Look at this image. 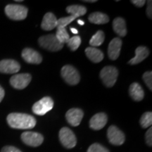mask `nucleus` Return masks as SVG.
Masks as SVG:
<instances>
[{"label":"nucleus","instance_id":"nucleus-1","mask_svg":"<svg viewBox=\"0 0 152 152\" xmlns=\"http://www.w3.org/2000/svg\"><path fill=\"white\" fill-rule=\"evenodd\" d=\"M7 120L9 126L14 129H32L36 125L35 118L26 113H10L7 116Z\"/></svg>","mask_w":152,"mask_h":152},{"label":"nucleus","instance_id":"nucleus-2","mask_svg":"<svg viewBox=\"0 0 152 152\" xmlns=\"http://www.w3.org/2000/svg\"><path fill=\"white\" fill-rule=\"evenodd\" d=\"M38 42L41 47L50 52H57L64 47V44L61 43L56 35L52 34L42 36L38 39Z\"/></svg>","mask_w":152,"mask_h":152},{"label":"nucleus","instance_id":"nucleus-3","mask_svg":"<svg viewBox=\"0 0 152 152\" xmlns=\"http://www.w3.org/2000/svg\"><path fill=\"white\" fill-rule=\"evenodd\" d=\"M28 9L19 4H9L5 7L6 15L14 20H22L27 17Z\"/></svg>","mask_w":152,"mask_h":152},{"label":"nucleus","instance_id":"nucleus-4","mask_svg":"<svg viewBox=\"0 0 152 152\" xmlns=\"http://www.w3.org/2000/svg\"><path fill=\"white\" fill-rule=\"evenodd\" d=\"M118 76V71L114 66H105L100 72V78L107 87H112L115 85Z\"/></svg>","mask_w":152,"mask_h":152},{"label":"nucleus","instance_id":"nucleus-5","mask_svg":"<svg viewBox=\"0 0 152 152\" xmlns=\"http://www.w3.org/2000/svg\"><path fill=\"white\" fill-rule=\"evenodd\" d=\"M59 140L64 147L72 149L77 144V139L73 131L66 127L62 128L58 133Z\"/></svg>","mask_w":152,"mask_h":152},{"label":"nucleus","instance_id":"nucleus-6","mask_svg":"<svg viewBox=\"0 0 152 152\" xmlns=\"http://www.w3.org/2000/svg\"><path fill=\"white\" fill-rule=\"evenodd\" d=\"M54 107V101L49 96L41 99L33 106V112L37 115H44Z\"/></svg>","mask_w":152,"mask_h":152},{"label":"nucleus","instance_id":"nucleus-7","mask_svg":"<svg viewBox=\"0 0 152 152\" xmlns=\"http://www.w3.org/2000/svg\"><path fill=\"white\" fill-rule=\"evenodd\" d=\"M62 77L64 78L68 84L71 85H75L78 84L80 80V76L78 71L75 69L73 66L71 65L64 66L61 68V71Z\"/></svg>","mask_w":152,"mask_h":152},{"label":"nucleus","instance_id":"nucleus-8","mask_svg":"<svg viewBox=\"0 0 152 152\" xmlns=\"http://www.w3.org/2000/svg\"><path fill=\"white\" fill-rule=\"evenodd\" d=\"M107 137L110 143L115 146L122 145L125 140V134L115 125H111L108 129Z\"/></svg>","mask_w":152,"mask_h":152},{"label":"nucleus","instance_id":"nucleus-9","mask_svg":"<svg viewBox=\"0 0 152 152\" xmlns=\"http://www.w3.org/2000/svg\"><path fill=\"white\" fill-rule=\"evenodd\" d=\"M32 77L29 73L16 74L11 77L10 84L17 90H23L26 88L31 81Z\"/></svg>","mask_w":152,"mask_h":152},{"label":"nucleus","instance_id":"nucleus-10","mask_svg":"<svg viewBox=\"0 0 152 152\" xmlns=\"http://www.w3.org/2000/svg\"><path fill=\"white\" fill-rule=\"evenodd\" d=\"M21 140L27 145L37 147L42 144L44 137L41 134L38 132H25L21 134Z\"/></svg>","mask_w":152,"mask_h":152},{"label":"nucleus","instance_id":"nucleus-11","mask_svg":"<svg viewBox=\"0 0 152 152\" xmlns=\"http://www.w3.org/2000/svg\"><path fill=\"white\" fill-rule=\"evenodd\" d=\"M20 69V64L15 60L4 59L0 61V73L14 74L18 73Z\"/></svg>","mask_w":152,"mask_h":152},{"label":"nucleus","instance_id":"nucleus-12","mask_svg":"<svg viewBox=\"0 0 152 152\" xmlns=\"http://www.w3.org/2000/svg\"><path fill=\"white\" fill-rule=\"evenodd\" d=\"M83 111L80 109H71L66 112V118L68 123L73 127L78 126L83 119Z\"/></svg>","mask_w":152,"mask_h":152},{"label":"nucleus","instance_id":"nucleus-13","mask_svg":"<svg viewBox=\"0 0 152 152\" xmlns=\"http://www.w3.org/2000/svg\"><path fill=\"white\" fill-rule=\"evenodd\" d=\"M22 57L28 64H39L42 61L40 54L31 48L24 49L22 52Z\"/></svg>","mask_w":152,"mask_h":152},{"label":"nucleus","instance_id":"nucleus-14","mask_svg":"<svg viewBox=\"0 0 152 152\" xmlns=\"http://www.w3.org/2000/svg\"><path fill=\"white\" fill-rule=\"evenodd\" d=\"M122 47V40L121 38H113L109 43L108 47V56L111 60H116L118 58Z\"/></svg>","mask_w":152,"mask_h":152},{"label":"nucleus","instance_id":"nucleus-15","mask_svg":"<svg viewBox=\"0 0 152 152\" xmlns=\"http://www.w3.org/2000/svg\"><path fill=\"white\" fill-rule=\"evenodd\" d=\"M108 121V117L104 113H99L93 115L90 121V127L93 130H101L105 126Z\"/></svg>","mask_w":152,"mask_h":152},{"label":"nucleus","instance_id":"nucleus-16","mask_svg":"<svg viewBox=\"0 0 152 152\" xmlns=\"http://www.w3.org/2000/svg\"><path fill=\"white\" fill-rule=\"evenodd\" d=\"M57 21L58 19L52 13L48 12L43 17L42 21L41 23V28L44 30H52L57 27Z\"/></svg>","mask_w":152,"mask_h":152},{"label":"nucleus","instance_id":"nucleus-17","mask_svg":"<svg viewBox=\"0 0 152 152\" xmlns=\"http://www.w3.org/2000/svg\"><path fill=\"white\" fill-rule=\"evenodd\" d=\"M149 51L146 47H138L135 50V56L128 61V64L136 65L140 64L149 56Z\"/></svg>","mask_w":152,"mask_h":152},{"label":"nucleus","instance_id":"nucleus-18","mask_svg":"<svg viewBox=\"0 0 152 152\" xmlns=\"http://www.w3.org/2000/svg\"><path fill=\"white\" fill-rule=\"evenodd\" d=\"M129 93L133 100L140 102L144 99V92L141 85L137 83H133L129 88Z\"/></svg>","mask_w":152,"mask_h":152},{"label":"nucleus","instance_id":"nucleus-19","mask_svg":"<svg viewBox=\"0 0 152 152\" xmlns=\"http://www.w3.org/2000/svg\"><path fill=\"white\" fill-rule=\"evenodd\" d=\"M85 54L91 61L94 63H99L104 59L103 52L95 47H87L85 49Z\"/></svg>","mask_w":152,"mask_h":152},{"label":"nucleus","instance_id":"nucleus-20","mask_svg":"<svg viewBox=\"0 0 152 152\" xmlns=\"http://www.w3.org/2000/svg\"><path fill=\"white\" fill-rule=\"evenodd\" d=\"M113 28L114 32L120 37H125L127 35L126 23L125 20L121 17L115 18L113 21Z\"/></svg>","mask_w":152,"mask_h":152},{"label":"nucleus","instance_id":"nucleus-21","mask_svg":"<svg viewBox=\"0 0 152 152\" xmlns=\"http://www.w3.org/2000/svg\"><path fill=\"white\" fill-rule=\"evenodd\" d=\"M89 21L94 24H105L109 21L107 15L101 12L92 13L88 17Z\"/></svg>","mask_w":152,"mask_h":152},{"label":"nucleus","instance_id":"nucleus-22","mask_svg":"<svg viewBox=\"0 0 152 152\" xmlns=\"http://www.w3.org/2000/svg\"><path fill=\"white\" fill-rule=\"evenodd\" d=\"M66 11L71 16H75L76 18L80 16H84L87 13V9L84 6L82 5H71L66 8Z\"/></svg>","mask_w":152,"mask_h":152},{"label":"nucleus","instance_id":"nucleus-23","mask_svg":"<svg viewBox=\"0 0 152 152\" xmlns=\"http://www.w3.org/2000/svg\"><path fill=\"white\" fill-rule=\"evenodd\" d=\"M104 39H105V35L104 32L102 30H98L91 38L90 45L92 47H99L104 42Z\"/></svg>","mask_w":152,"mask_h":152},{"label":"nucleus","instance_id":"nucleus-24","mask_svg":"<svg viewBox=\"0 0 152 152\" xmlns=\"http://www.w3.org/2000/svg\"><path fill=\"white\" fill-rule=\"evenodd\" d=\"M57 31L56 33V37L58 40L61 43L64 44L66 43L68 39H70V36L68 35L67 30H66V28H61V27H56Z\"/></svg>","mask_w":152,"mask_h":152},{"label":"nucleus","instance_id":"nucleus-25","mask_svg":"<svg viewBox=\"0 0 152 152\" xmlns=\"http://www.w3.org/2000/svg\"><path fill=\"white\" fill-rule=\"evenodd\" d=\"M140 125L143 128H147L150 127L152 124V113L146 112L142 115L140 118Z\"/></svg>","mask_w":152,"mask_h":152},{"label":"nucleus","instance_id":"nucleus-26","mask_svg":"<svg viewBox=\"0 0 152 152\" xmlns=\"http://www.w3.org/2000/svg\"><path fill=\"white\" fill-rule=\"evenodd\" d=\"M68 47L71 49L72 51H76L81 44V39L80 36H74V37H70L67 42Z\"/></svg>","mask_w":152,"mask_h":152},{"label":"nucleus","instance_id":"nucleus-27","mask_svg":"<svg viewBox=\"0 0 152 152\" xmlns=\"http://www.w3.org/2000/svg\"><path fill=\"white\" fill-rule=\"evenodd\" d=\"M75 17L73 16L61 18L59 19H58V21H57V27L66 28V26H68V24L71 23V22H73L74 20H75Z\"/></svg>","mask_w":152,"mask_h":152},{"label":"nucleus","instance_id":"nucleus-28","mask_svg":"<svg viewBox=\"0 0 152 152\" xmlns=\"http://www.w3.org/2000/svg\"><path fill=\"white\" fill-rule=\"evenodd\" d=\"M87 152H109V149H106L101 144L94 143L89 147Z\"/></svg>","mask_w":152,"mask_h":152},{"label":"nucleus","instance_id":"nucleus-29","mask_svg":"<svg viewBox=\"0 0 152 152\" xmlns=\"http://www.w3.org/2000/svg\"><path fill=\"white\" fill-rule=\"evenodd\" d=\"M144 83L147 85V86L149 87L150 90H152V72L147 71L145 72L142 76Z\"/></svg>","mask_w":152,"mask_h":152},{"label":"nucleus","instance_id":"nucleus-30","mask_svg":"<svg viewBox=\"0 0 152 152\" xmlns=\"http://www.w3.org/2000/svg\"><path fill=\"white\" fill-rule=\"evenodd\" d=\"M145 138H146L147 144L149 146V147H151L152 146V128H149V130H147V132H146Z\"/></svg>","mask_w":152,"mask_h":152},{"label":"nucleus","instance_id":"nucleus-31","mask_svg":"<svg viewBox=\"0 0 152 152\" xmlns=\"http://www.w3.org/2000/svg\"><path fill=\"white\" fill-rule=\"evenodd\" d=\"M1 152H22L20 150L17 149L16 147H13V146H6L3 147Z\"/></svg>","mask_w":152,"mask_h":152},{"label":"nucleus","instance_id":"nucleus-32","mask_svg":"<svg viewBox=\"0 0 152 152\" xmlns=\"http://www.w3.org/2000/svg\"><path fill=\"white\" fill-rule=\"evenodd\" d=\"M147 14L149 18H152V1H147Z\"/></svg>","mask_w":152,"mask_h":152},{"label":"nucleus","instance_id":"nucleus-33","mask_svg":"<svg viewBox=\"0 0 152 152\" xmlns=\"http://www.w3.org/2000/svg\"><path fill=\"white\" fill-rule=\"evenodd\" d=\"M133 4L135 5L137 7H144V5L145 4L146 1L145 0H132L131 1Z\"/></svg>","mask_w":152,"mask_h":152},{"label":"nucleus","instance_id":"nucleus-34","mask_svg":"<svg viewBox=\"0 0 152 152\" xmlns=\"http://www.w3.org/2000/svg\"><path fill=\"white\" fill-rule=\"evenodd\" d=\"M4 94H5L4 90V89L1 87V85H0V102L2 101L4 97Z\"/></svg>","mask_w":152,"mask_h":152},{"label":"nucleus","instance_id":"nucleus-35","mask_svg":"<svg viewBox=\"0 0 152 152\" xmlns=\"http://www.w3.org/2000/svg\"><path fill=\"white\" fill-rule=\"evenodd\" d=\"M71 30L73 34H77V33H78V31H77V30L75 29V28H71Z\"/></svg>","mask_w":152,"mask_h":152},{"label":"nucleus","instance_id":"nucleus-36","mask_svg":"<svg viewBox=\"0 0 152 152\" xmlns=\"http://www.w3.org/2000/svg\"><path fill=\"white\" fill-rule=\"evenodd\" d=\"M85 2H87V3H95L96 2V0H86V1H83Z\"/></svg>","mask_w":152,"mask_h":152},{"label":"nucleus","instance_id":"nucleus-37","mask_svg":"<svg viewBox=\"0 0 152 152\" xmlns=\"http://www.w3.org/2000/svg\"><path fill=\"white\" fill-rule=\"evenodd\" d=\"M77 23L80 25V26H83L85 24V22L82 20H77Z\"/></svg>","mask_w":152,"mask_h":152}]
</instances>
